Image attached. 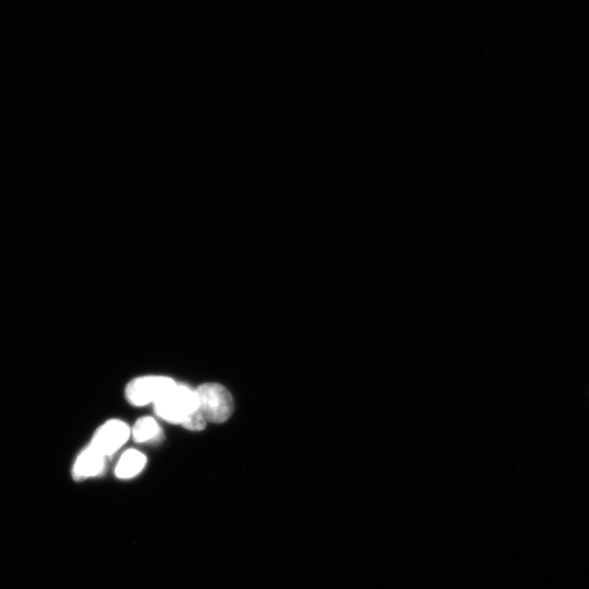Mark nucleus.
<instances>
[{"mask_svg": "<svg viewBox=\"0 0 589 589\" xmlns=\"http://www.w3.org/2000/svg\"><path fill=\"white\" fill-rule=\"evenodd\" d=\"M105 461L103 454L89 446L79 454L72 474L78 480L98 476L104 470Z\"/></svg>", "mask_w": 589, "mask_h": 589, "instance_id": "39448f33", "label": "nucleus"}, {"mask_svg": "<svg viewBox=\"0 0 589 589\" xmlns=\"http://www.w3.org/2000/svg\"><path fill=\"white\" fill-rule=\"evenodd\" d=\"M154 411L166 422L183 426L192 414L199 411L197 392L176 384V387L154 404Z\"/></svg>", "mask_w": 589, "mask_h": 589, "instance_id": "f257e3e1", "label": "nucleus"}, {"mask_svg": "<svg viewBox=\"0 0 589 589\" xmlns=\"http://www.w3.org/2000/svg\"><path fill=\"white\" fill-rule=\"evenodd\" d=\"M171 378L148 376L132 380L126 388V398L135 406H146L159 402L163 396L176 387Z\"/></svg>", "mask_w": 589, "mask_h": 589, "instance_id": "7ed1b4c3", "label": "nucleus"}, {"mask_svg": "<svg viewBox=\"0 0 589 589\" xmlns=\"http://www.w3.org/2000/svg\"><path fill=\"white\" fill-rule=\"evenodd\" d=\"M130 436L131 429L124 422L113 419L95 431L90 446L107 458L122 448Z\"/></svg>", "mask_w": 589, "mask_h": 589, "instance_id": "20e7f679", "label": "nucleus"}, {"mask_svg": "<svg viewBox=\"0 0 589 589\" xmlns=\"http://www.w3.org/2000/svg\"><path fill=\"white\" fill-rule=\"evenodd\" d=\"M147 464V458L137 450H128L120 458L116 466V476L122 479H129L142 472Z\"/></svg>", "mask_w": 589, "mask_h": 589, "instance_id": "423d86ee", "label": "nucleus"}, {"mask_svg": "<svg viewBox=\"0 0 589 589\" xmlns=\"http://www.w3.org/2000/svg\"><path fill=\"white\" fill-rule=\"evenodd\" d=\"M199 412L207 422L225 423L234 412L233 396L225 387L218 383L202 384L196 389Z\"/></svg>", "mask_w": 589, "mask_h": 589, "instance_id": "f03ea898", "label": "nucleus"}, {"mask_svg": "<svg viewBox=\"0 0 589 589\" xmlns=\"http://www.w3.org/2000/svg\"><path fill=\"white\" fill-rule=\"evenodd\" d=\"M132 438L136 442H148L161 435V428L152 417H142L131 429Z\"/></svg>", "mask_w": 589, "mask_h": 589, "instance_id": "0eeeda50", "label": "nucleus"}]
</instances>
